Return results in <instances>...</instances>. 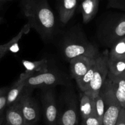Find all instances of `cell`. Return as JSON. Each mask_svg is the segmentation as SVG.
Listing matches in <instances>:
<instances>
[{"instance_id":"obj_4","label":"cell","mask_w":125,"mask_h":125,"mask_svg":"<svg viewBox=\"0 0 125 125\" xmlns=\"http://www.w3.org/2000/svg\"><path fill=\"white\" fill-rule=\"evenodd\" d=\"M101 90L104 95L105 103L103 125H116L122 107L115 96L112 85L108 78Z\"/></svg>"},{"instance_id":"obj_5","label":"cell","mask_w":125,"mask_h":125,"mask_svg":"<svg viewBox=\"0 0 125 125\" xmlns=\"http://www.w3.org/2000/svg\"><path fill=\"white\" fill-rule=\"evenodd\" d=\"M68 84L66 78L60 72L48 69L36 73L26 79L25 86L29 88H52L56 85Z\"/></svg>"},{"instance_id":"obj_24","label":"cell","mask_w":125,"mask_h":125,"mask_svg":"<svg viewBox=\"0 0 125 125\" xmlns=\"http://www.w3.org/2000/svg\"><path fill=\"white\" fill-rule=\"evenodd\" d=\"M82 125H103V123L96 115H92L83 119Z\"/></svg>"},{"instance_id":"obj_14","label":"cell","mask_w":125,"mask_h":125,"mask_svg":"<svg viewBox=\"0 0 125 125\" xmlns=\"http://www.w3.org/2000/svg\"><path fill=\"white\" fill-rule=\"evenodd\" d=\"M4 123L5 125H26L18 101L6 108Z\"/></svg>"},{"instance_id":"obj_31","label":"cell","mask_w":125,"mask_h":125,"mask_svg":"<svg viewBox=\"0 0 125 125\" xmlns=\"http://www.w3.org/2000/svg\"><path fill=\"white\" fill-rule=\"evenodd\" d=\"M3 3H2V2H1L0 1V8H1V6H2V4H3Z\"/></svg>"},{"instance_id":"obj_8","label":"cell","mask_w":125,"mask_h":125,"mask_svg":"<svg viewBox=\"0 0 125 125\" xmlns=\"http://www.w3.org/2000/svg\"><path fill=\"white\" fill-rule=\"evenodd\" d=\"M43 114L47 125H58L59 114L52 88L47 89L42 96Z\"/></svg>"},{"instance_id":"obj_9","label":"cell","mask_w":125,"mask_h":125,"mask_svg":"<svg viewBox=\"0 0 125 125\" xmlns=\"http://www.w3.org/2000/svg\"><path fill=\"white\" fill-rule=\"evenodd\" d=\"M95 60L96 59L85 56H79L72 58L69 62L73 78L76 81L83 76L95 62Z\"/></svg>"},{"instance_id":"obj_20","label":"cell","mask_w":125,"mask_h":125,"mask_svg":"<svg viewBox=\"0 0 125 125\" xmlns=\"http://www.w3.org/2000/svg\"><path fill=\"white\" fill-rule=\"evenodd\" d=\"M94 67H95V62L91 66V68L88 69V71L86 72V73L79 80H76L77 84L82 92H86L88 90L90 83H91L93 76Z\"/></svg>"},{"instance_id":"obj_6","label":"cell","mask_w":125,"mask_h":125,"mask_svg":"<svg viewBox=\"0 0 125 125\" xmlns=\"http://www.w3.org/2000/svg\"><path fill=\"white\" fill-rule=\"evenodd\" d=\"M108 60V50H104L97 58H96L94 71L90 87L86 92H84L91 95L93 98H95L99 94L109 74Z\"/></svg>"},{"instance_id":"obj_21","label":"cell","mask_w":125,"mask_h":125,"mask_svg":"<svg viewBox=\"0 0 125 125\" xmlns=\"http://www.w3.org/2000/svg\"><path fill=\"white\" fill-rule=\"evenodd\" d=\"M109 74L118 75L125 73V59L123 60H108Z\"/></svg>"},{"instance_id":"obj_1","label":"cell","mask_w":125,"mask_h":125,"mask_svg":"<svg viewBox=\"0 0 125 125\" xmlns=\"http://www.w3.org/2000/svg\"><path fill=\"white\" fill-rule=\"evenodd\" d=\"M21 10L30 27L45 41L52 39L56 30V20L47 0H21Z\"/></svg>"},{"instance_id":"obj_27","label":"cell","mask_w":125,"mask_h":125,"mask_svg":"<svg viewBox=\"0 0 125 125\" xmlns=\"http://www.w3.org/2000/svg\"><path fill=\"white\" fill-rule=\"evenodd\" d=\"M8 90H9L8 88H0V96L2 95L4 93L7 92Z\"/></svg>"},{"instance_id":"obj_17","label":"cell","mask_w":125,"mask_h":125,"mask_svg":"<svg viewBox=\"0 0 125 125\" xmlns=\"http://www.w3.org/2000/svg\"><path fill=\"white\" fill-rule=\"evenodd\" d=\"M30 28H31V27L28 23L24 25L22 28L19 31V33L15 37H14L12 39H10L7 43L0 45V50L5 53H7L8 52H11L12 53L18 52L20 50L18 42L21 39L24 34L28 33L29 31L30 30Z\"/></svg>"},{"instance_id":"obj_16","label":"cell","mask_w":125,"mask_h":125,"mask_svg":"<svg viewBox=\"0 0 125 125\" xmlns=\"http://www.w3.org/2000/svg\"><path fill=\"white\" fill-rule=\"evenodd\" d=\"M79 112L82 120L92 115H95L93 97L86 93H80Z\"/></svg>"},{"instance_id":"obj_23","label":"cell","mask_w":125,"mask_h":125,"mask_svg":"<svg viewBox=\"0 0 125 125\" xmlns=\"http://www.w3.org/2000/svg\"><path fill=\"white\" fill-rule=\"evenodd\" d=\"M7 93L0 96V125H3L5 117V112L7 108Z\"/></svg>"},{"instance_id":"obj_29","label":"cell","mask_w":125,"mask_h":125,"mask_svg":"<svg viewBox=\"0 0 125 125\" xmlns=\"http://www.w3.org/2000/svg\"><path fill=\"white\" fill-rule=\"evenodd\" d=\"M3 21H4V19H3V18L2 17L0 16V24L1 23H3Z\"/></svg>"},{"instance_id":"obj_11","label":"cell","mask_w":125,"mask_h":125,"mask_svg":"<svg viewBox=\"0 0 125 125\" xmlns=\"http://www.w3.org/2000/svg\"><path fill=\"white\" fill-rule=\"evenodd\" d=\"M77 102L71 99L68 102L65 109L59 117L58 125H77L79 114Z\"/></svg>"},{"instance_id":"obj_19","label":"cell","mask_w":125,"mask_h":125,"mask_svg":"<svg viewBox=\"0 0 125 125\" xmlns=\"http://www.w3.org/2000/svg\"><path fill=\"white\" fill-rule=\"evenodd\" d=\"M109 60L125 59V36L118 41L109 52Z\"/></svg>"},{"instance_id":"obj_26","label":"cell","mask_w":125,"mask_h":125,"mask_svg":"<svg viewBox=\"0 0 125 125\" xmlns=\"http://www.w3.org/2000/svg\"><path fill=\"white\" fill-rule=\"evenodd\" d=\"M116 125H125V109L121 108Z\"/></svg>"},{"instance_id":"obj_13","label":"cell","mask_w":125,"mask_h":125,"mask_svg":"<svg viewBox=\"0 0 125 125\" xmlns=\"http://www.w3.org/2000/svg\"><path fill=\"white\" fill-rule=\"evenodd\" d=\"M78 0H58L59 17L61 23L66 24L74 15Z\"/></svg>"},{"instance_id":"obj_2","label":"cell","mask_w":125,"mask_h":125,"mask_svg":"<svg viewBox=\"0 0 125 125\" xmlns=\"http://www.w3.org/2000/svg\"><path fill=\"white\" fill-rule=\"evenodd\" d=\"M125 36V14L112 13L107 15L99 25L97 37L102 45L111 49Z\"/></svg>"},{"instance_id":"obj_32","label":"cell","mask_w":125,"mask_h":125,"mask_svg":"<svg viewBox=\"0 0 125 125\" xmlns=\"http://www.w3.org/2000/svg\"><path fill=\"white\" fill-rule=\"evenodd\" d=\"M13 1V0H9V1Z\"/></svg>"},{"instance_id":"obj_18","label":"cell","mask_w":125,"mask_h":125,"mask_svg":"<svg viewBox=\"0 0 125 125\" xmlns=\"http://www.w3.org/2000/svg\"><path fill=\"white\" fill-rule=\"evenodd\" d=\"M23 66L25 67V71L35 74L41 73L48 69V61L46 59H42L39 61H21Z\"/></svg>"},{"instance_id":"obj_25","label":"cell","mask_w":125,"mask_h":125,"mask_svg":"<svg viewBox=\"0 0 125 125\" xmlns=\"http://www.w3.org/2000/svg\"><path fill=\"white\" fill-rule=\"evenodd\" d=\"M108 6L125 10V0H107Z\"/></svg>"},{"instance_id":"obj_15","label":"cell","mask_w":125,"mask_h":125,"mask_svg":"<svg viewBox=\"0 0 125 125\" xmlns=\"http://www.w3.org/2000/svg\"><path fill=\"white\" fill-rule=\"evenodd\" d=\"M100 0H82L80 10L84 23H88L98 13Z\"/></svg>"},{"instance_id":"obj_33","label":"cell","mask_w":125,"mask_h":125,"mask_svg":"<svg viewBox=\"0 0 125 125\" xmlns=\"http://www.w3.org/2000/svg\"><path fill=\"white\" fill-rule=\"evenodd\" d=\"M3 125H5V124L4 123H3Z\"/></svg>"},{"instance_id":"obj_30","label":"cell","mask_w":125,"mask_h":125,"mask_svg":"<svg viewBox=\"0 0 125 125\" xmlns=\"http://www.w3.org/2000/svg\"><path fill=\"white\" fill-rule=\"evenodd\" d=\"M0 1L2 2L3 3H5V2L9 1V0H0Z\"/></svg>"},{"instance_id":"obj_7","label":"cell","mask_w":125,"mask_h":125,"mask_svg":"<svg viewBox=\"0 0 125 125\" xmlns=\"http://www.w3.org/2000/svg\"><path fill=\"white\" fill-rule=\"evenodd\" d=\"M31 88L25 87L18 103L26 125H36L40 117L36 101L31 96Z\"/></svg>"},{"instance_id":"obj_28","label":"cell","mask_w":125,"mask_h":125,"mask_svg":"<svg viewBox=\"0 0 125 125\" xmlns=\"http://www.w3.org/2000/svg\"><path fill=\"white\" fill-rule=\"evenodd\" d=\"M5 53H4L3 51H1V50H0V59L1 58H3V56L5 55Z\"/></svg>"},{"instance_id":"obj_3","label":"cell","mask_w":125,"mask_h":125,"mask_svg":"<svg viewBox=\"0 0 125 125\" xmlns=\"http://www.w3.org/2000/svg\"><path fill=\"white\" fill-rule=\"evenodd\" d=\"M61 50L62 55L69 61L79 56L96 59L101 55L98 48L80 33H73L67 36Z\"/></svg>"},{"instance_id":"obj_12","label":"cell","mask_w":125,"mask_h":125,"mask_svg":"<svg viewBox=\"0 0 125 125\" xmlns=\"http://www.w3.org/2000/svg\"><path fill=\"white\" fill-rule=\"evenodd\" d=\"M107 78L112 85L118 101L121 107L125 109V73L118 75L109 74Z\"/></svg>"},{"instance_id":"obj_22","label":"cell","mask_w":125,"mask_h":125,"mask_svg":"<svg viewBox=\"0 0 125 125\" xmlns=\"http://www.w3.org/2000/svg\"><path fill=\"white\" fill-rule=\"evenodd\" d=\"M94 114L102 121L105 111V103H104V95L101 90L99 91L98 95L95 98H94Z\"/></svg>"},{"instance_id":"obj_10","label":"cell","mask_w":125,"mask_h":125,"mask_svg":"<svg viewBox=\"0 0 125 125\" xmlns=\"http://www.w3.org/2000/svg\"><path fill=\"white\" fill-rule=\"evenodd\" d=\"M34 74L31 73H21L19 79L14 83V85L9 88L7 93V107L12 105L19 101L25 88V82Z\"/></svg>"}]
</instances>
